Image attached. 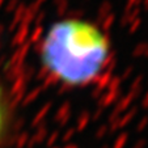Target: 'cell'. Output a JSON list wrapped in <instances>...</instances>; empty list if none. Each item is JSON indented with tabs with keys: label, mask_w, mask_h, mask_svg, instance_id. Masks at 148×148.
<instances>
[{
	"label": "cell",
	"mask_w": 148,
	"mask_h": 148,
	"mask_svg": "<svg viewBox=\"0 0 148 148\" xmlns=\"http://www.w3.org/2000/svg\"><path fill=\"white\" fill-rule=\"evenodd\" d=\"M112 54V41L103 29L83 17L54 21L39 43L43 71L67 88H85L98 81Z\"/></svg>",
	"instance_id": "obj_1"
},
{
	"label": "cell",
	"mask_w": 148,
	"mask_h": 148,
	"mask_svg": "<svg viewBox=\"0 0 148 148\" xmlns=\"http://www.w3.org/2000/svg\"><path fill=\"white\" fill-rule=\"evenodd\" d=\"M4 127V106H3V98H1V90H0V135L3 132Z\"/></svg>",
	"instance_id": "obj_2"
}]
</instances>
